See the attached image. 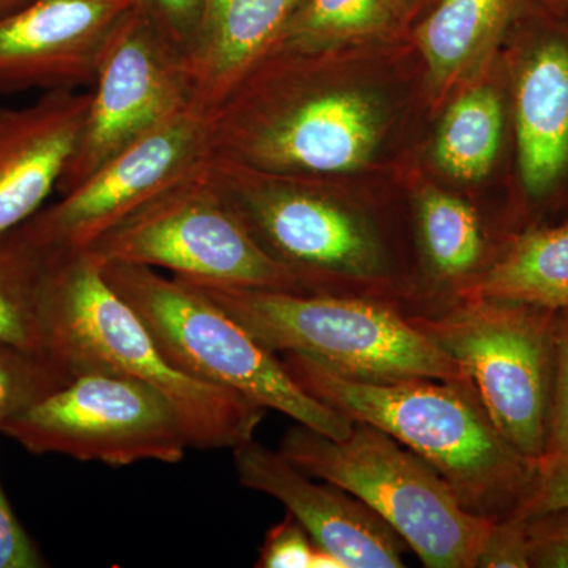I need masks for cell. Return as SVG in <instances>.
<instances>
[{"label":"cell","instance_id":"8992f818","mask_svg":"<svg viewBox=\"0 0 568 568\" xmlns=\"http://www.w3.org/2000/svg\"><path fill=\"white\" fill-rule=\"evenodd\" d=\"M103 274L141 317L164 357L185 375L335 439L349 435L353 422L298 386L278 354L193 284L144 265L103 263Z\"/></svg>","mask_w":568,"mask_h":568},{"label":"cell","instance_id":"ffe728a7","mask_svg":"<svg viewBox=\"0 0 568 568\" xmlns=\"http://www.w3.org/2000/svg\"><path fill=\"white\" fill-rule=\"evenodd\" d=\"M50 246L31 222L0 235V342L47 354L41 293Z\"/></svg>","mask_w":568,"mask_h":568},{"label":"cell","instance_id":"4316f807","mask_svg":"<svg viewBox=\"0 0 568 568\" xmlns=\"http://www.w3.org/2000/svg\"><path fill=\"white\" fill-rule=\"evenodd\" d=\"M526 519L530 568H568V507Z\"/></svg>","mask_w":568,"mask_h":568},{"label":"cell","instance_id":"6da1fadb","mask_svg":"<svg viewBox=\"0 0 568 568\" xmlns=\"http://www.w3.org/2000/svg\"><path fill=\"white\" fill-rule=\"evenodd\" d=\"M278 355L310 395L347 420L383 429L428 463L467 510L489 521L517 514L537 463L500 435L473 381L357 379L306 355Z\"/></svg>","mask_w":568,"mask_h":568},{"label":"cell","instance_id":"44dd1931","mask_svg":"<svg viewBox=\"0 0 568 568\" xmlns=\"http://www.w3.org/2000/svg\"><path fill=\"white\" fill-rule=\"evenodd\" d=\"M506 126L503 97L493 85L470 89L448 108L435 141L437 166L462 182L485 178L499 156Z\"/></svg>","mask_w":568,"mask_h":568},{"label":"cell","instance_id":"7a4b0ae2","mask_svg":"<svg viewBox=\"0 0 568 568\" xmlns=\"http://www.w3.org/2000/svg\"><path fill=\"white\" fill-rule=\"evenodd\" d=\"M41 321L47 354L71 376L132 377L166 396L190 447L233 450L253 439L267 413L245 396L175 368L138 313L112 290L91 250L50 248Z\"/></svg>","mask_w":568,"mask_h":568},{"label":"cell","instance_id":"5b68a950","mask_svg":"<svg viewBox=\"0 0 568 568\" xmlns=\"http://www.w3.org/2000/svg\"><path fill=\"white\" fill-rule=\"evenodd\" d=\"M179 278L222 306L275 354L306 355L357 379L470 381L465 368L414 327L398 305Z\"/></svg>","mask_w":568,"mask_h":568},{"label":"cell","instance_id":"e0dca14e","mask_svg":"<svg viewBox=\"0 0 568 568\" xmlns=\"http://www.w3.org/2000/svg\"><path fill=\"white\" fill-rule=\"evenodd\" d=\"M417 231L433 290L416 312L458 301L497 257L476 209L436 186L418 193Z\"/></svg>","mask_w":568,"mask_h":568},{"label":"cell","instance_id":"603a6c76","mask_svg":"<svg viewBox=\"0 0 568 568\" xmlns=\"http://www.w3.org/2000/svg\"><path fill=\"white\" fill-rule=\"evenodd\" d=\"M71 377L50 355L0 342V424L65 386Z\"/></svg>","mask_w":568,"mask_h":568},{"label":"cell","instance_id":"7402d4cb","mask_svg":"<svg viewBox=\"0 0 568 568\" xmlns=\"http://www.w3.org/2000/svg\"><path fill=\"white\" fill-rule=\"evenodd\" d=\"M402 9L403 0H302L274 50L334 51L383 32Z\"/></svg>","mask_w":568,"mask_h":568},{"label":"cell","instance_id":"484cf974","mask_svg":"<svg viewBox=\"0 0 568 568\" xmlns=\"http://www.w3.org/2000/svg\"><path fill=\"white\" fill-rule=\"evenodd\" d=\"M477 568H530L528 519L510 515L493 521Z\"/></svg>","mask_w":568,"mask_h":568},{"label":"cell","instance_id":"4dcf8cb0","mask_svg":"<svg viewBox=\"0 0 568 568\" xmlns=\"http://www.w3.org/2000/svg\"><path fill=\"white\" fill-rule=\"evenodd\" d=\"M312 568H346L332 552L325 551L323 548H317L315 545V552H313Z\"/></svg>","mask_w":568,"mask_h":568},{"label":"cell","instance_id":"7c38bea8","mask_svg":"<svg viewBox=\"0 0 568 568\" xmlns=\"http://www.w3.org/2000/svg\"><path fill=\"white\" fill-rule=\"evenodd\" d=\"M523 36L511 71L518 185L529 209L568 189V17L545 9Z\"/></svg>","mask_w":568,"mask_h":568},{"label":"cell","instance_id":"30bf717a","mask_svg":"<svg viewBox=\"0 0 568 568\" xmlns=\"http://www.w3.org/2000/svg\"><path fill=\"white\" fill-rule=\"evenodd\" d=\"M89 92L84 129L58 185L61 194L194 103L185 54L136 6L108 37Z\"/></svg>","mask_w":568,"mask_h":568},{"label":"cell","instance_id":"8fae6325","mask_svg":"<svg viewBox=\"0 0 568 568\" xmlns=\"http://www.w3.org/2000/svg\"><path fill=\"white\" fill-rule=\"evenodd\" d=\"M213 153L212 112L190 104L29 222L50 248H91L115 224L196 173Z\"/></svg>","mask_w":568,"mask_h":568},{"label":"cell","instance_id":"836d02e7","mask_svg":"<svg viewBox=\"0 0 568 568\" xmlns=\"http://www.w3.org/2000/svg\"><path fill=\"white\" fill-rule=\"evenodd\" d=\"M422 0H403V7H416Z\"/></svg>","mask_w":568,"mask_h":568},{"label":"cell","instance_id":"3957f363","mask_svg":"<svg viewBox=\"0 0 568 568\" xmlns=\"http://www.w3.org/2000/svg\"><path fill=\"white\" fill-rule=\"evenodd\" d=\"M209 171L257 244L306 294L388 302L407 312L413 291L396 276L375 224L312 174L275 173L213 153Z\"/></svg>","mask_w":568,"mask_h":568},{"label":"cell","instance_id":"1f68e13d","mask_svg":"<svg viewBox=\"0 0 568 568\" xmlns=\"http://www.w3.org/2000/svg\"><path fill=\"white\" fill-rule=\"evenodd\" d=\"M31 0H0V18L9 17L13 11L20 10Z\"/></svg>","mask_w":568,"mask_h":568},{"label":"cell","instance_id":"2e32d148","mask_svg":"<svg viewBox=\"0 0 568 568\" xmlns=\"http://www.w3.org/2000/svg\"><path fill=\"white\" fill-rule=\"evenodd\" d=\"M301 3L302 0H203L186 58L194 103L215 111L248 71L274 50Z\"/></svg>","mask_w":568,"mask_h":568},{"label":"cell","instance_id":"cb8c5ba5","mask_svg":"<svg viewBox=\"0 0 568 568\" xmlns=\"http://www.w3.org/2000/svg\"><path fill=\"white\" fill-rule=\"evenodd\" d=\"M568 450V310L556 315L555 376L545 457ZM541 458V459H544Z\"/></svg>","mask_w":568,"mask_h":568},{"label":"cell","instance_id":"83f0119b","mask_svg":"<svg viewBox=\"0 0 568 568\" xmlns=\"http://www.w3.org/2000/svg\"><path fill=\"white\" fill-rule=\"evenodd\" d=\"M562 507H568V450L537 463L532 487L515 515L529 518Z\"/></svg>","mask_w":568,"mask_h":568},{"label":"cell","instance_id":"277c9868","mask_svg":"<svg viewBox=\"0 0 568 568\" xmlns=\"http://www.w3.org/2000/svg\"><path fill=\"white\" fill-rule=\"evenodd\" d=\"M283 457L372 508L428 568H477L493 521L467 510L454 489L383 429L353 422L335 439L302 424L284 433Z\"/></svg>","mask_w":568,"mask_h":568},{"label":"cell","instance_id":"52a82bcc","mask_svg":"<svg viewBox=\"0 0 568 568\" xmlns=\"http://www.w3.org/2000/svg\"><path fill=\"white\" fill-rule=\"evenodd\" d=\"M558 312L496 298H458L407 320L465 368L493 424L532 462L545 457Z\"/></svg>","mask_w":568,"mask_h":568},{"label":"cell","instance_id":"ac0fdd59","mask_svg":"<svg viewBox=\"0 0 568 568\" xmlns=\"http://www.w3.org/2000/svg\"><path fill=\"white\" fill-rule=\"evenodd\" d=\"M530 0H437L418 24L416 41L428 81L447 91L493 51Z\"/></svg>","mask_w":568,"mask_h":568},{"label":"cell","instance_id":"9c48e42d","mask_svg":"<svg viewBox=\"0 0 568 568\" xmlns=\"http://www.w3.org/2000/svg\"><path fill=\"white\" fill-rule=\"evenodd\" d=\"M0 435L36 455L111 467L178 465L189 439L166 396L132 377L81 373L0 424Z\"/></svg>","mask_w":568,"mask_h":568},{"label":"cell","instance_id":"4fadbf2b","mask_svg":"<svg viewBox=\"0 0 568 568\" xmlns=\"http://www.w3.org/2000/svg\"><path fill=\"white\" fill-rule=\"evenodd\" d=\"M134 0H31L0 18V95L92 88L108 37Z\"/></svg>","mask_w":568,"mask_h":568},{"label":"cell","instance_id":"9a60e30c","mask_svg":"<svg viewBox=\"0 0 568 568\" xmlns=\"http://www.w3.org/2000/svg\"><path fill=\"white\" fill-rule=\"evenodd\" d=\"M91 92L55 89L21 108H0V235L31 220L77 151Z\"/></svg>","mask_w":568,"mask_h":568},{"label":"cell","instance_id":"d4e9b609","mask_svg":"<svg viewBox=\"0 0 568 568\" xmlns=\"http://www.w3.org/2000/svg\"><path fill=\"white\" fill-rule=\"evenodd\" d=\"M315 544L301 523L287 514L265 534L257 568H312Z\"/></svg>","mask_w":568,"mask_h":568},{"label":"cell","instance_id":"d6986e66","mask_svg":"<svg viewBox=\"0 0 568 568\" xmlns=\"http://www.w3.org/2000/svg\"><path fill=\"white\" fill-rule=\"evenodd\" d=\"M466 297L568 310V220L511 234L495 263L459 298Z\"/></svg>","mask_w":568,"mask_h":568},{"label":"cell","instance_id":"5bb4252c","mask_svg":"<svg viewBox=\"0 0 568 568\" xmlns=\"http://www.w3.org/2000/svg\"><path fill=\"white\" fill-rule=\"evenodd\" d=\"M239 484L280 500L317 548L346 568H402L403 538L362 500L308 476L278 450L252 439L233 448Z\"/></svg>","mask_w":568,"mask_h":568},{"label":"cell","instance_id":"ba28073f","mask_svg":"<svg viewBox=\"0 0 568 568\" xmlns=\"http://www.w3.org/2000/svg\"><path fill=\"white\" fill-rule=\"evenodd\" d=\"M88 250L102 263L166 268L197 282L306 294L246 230L213 181L209 162L115 224Z\"/></svg>","mask_w":568,"mask_h":568},{"label":"cell","instance_id":"f1b7e54d","mask_svg":"<svg viewBox=\"0 0 568 568\" xmlns=\"http://www.w3.org/2000/svg\"><path fill=\"white\" fill-rule=\"evenodd\" d=\"M134 3L155 22L164 37L189 58L203 0H134Z\"/></svg>","mask_w":568,"mask_h":568},{"label":"cell","instance_id":"d6a6232c","mask_svg":"<svg viewBox=\"0 0 568 568\" xmlns=\"http://www.w3.org/2000/svg\"><path fill=\"white\" fill-rule=\"evenodd\" d=\"M541 6L555 13L568 17V0H541Z\"/></svg>","mask_w":568,"mask_h":568},{"label":"cell","instance_id":"f546056e","mask_svg":"<svg viewBox=\"0 0 568 568\" xmlns=\"http://www.w3.org/2000/svg\"><path fill=\"white\" fill-rule=\"evenodd\" d=\"M47 560L14 515L0 481V568L47 567Z\"/></svg>","mask_w":568,"mask_h":568}]
</instances>
